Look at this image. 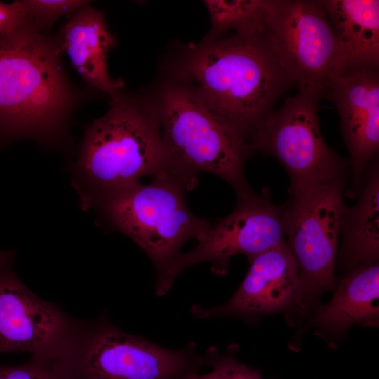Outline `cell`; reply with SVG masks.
I'll use <instances>...</instances> for the list:
<instances>
[{"label":"cell","instance_id":"1","mask_svg":"<svg viewBox=\"0 0 379 379\" xmlns=\"http://www.w3.org/2000/svg\"><path fill=\"white\" fill-rule=\"evenodd\" d=\"M188 48L176 70L248 141L295 85L282 68L262 23Z\"/></svg>","mask_w":379,"mask_h":379},{"label":"cell","instance_id":"2","mask_svg":"<svg viewBox=\"0 0 379 379\" xmlns=\"http://www.w3.org/2000/svg\"><path fill=\"white\" fill-rule=\"evenodd\" d=\"M166 171L156 110L120 95L86 130L74 166L71 184L83 211Z\"/></svg>","mask_w":379,"mask_h":379},{"label":"cell","instance_id":"3","mask_svg":"<svg viewBox=\"0 0 379 379\" xmlns=\"http://www.w3.org/2000/svg\"><path fill=\"white\" fill-rule=\"evenodd\" d=\"M58 44L27 23L0 34V135L54 140L74 95Z\"/></svg>","mask_w":379,"mask_h":379},{"label":"cell","instance_id":"4","mask_svg":"<svg viewBox=\"0 0 379 379\" xmlns=\"http://www.w3.org/2000/svg\"><path fill=\"white\" fill-rule=\"evenodd\" d=\"M166 159V172L187 190L201 172L232 186L237 197L253 191L244 173L253 152L248 140L220 116L192 87L171 85L159 93L156 110Z\"/></svg>","mask_w":379,"mask_h":379},{"label":"cell","instance_id":"5","mask_svg":"<svg viewBox=\"0 0 379 379\" xmlns=\"http://www.w3.org/2000/svg\"><path fill=\"white\" fill-rule=\"evenodd\" d=\"M187 189L166 171L149 184L137 183L104 200L95 209L99 222L133 240L154 264L157 274L190 239L199 241L211 227L186 204Z\"/></svg>","mask_w":379,"mask_h":379},{"label":"cell","instance_id":"6","mask_svg":"<svg viewBox=\"0 0 379 379\" xmlns=\"http://www.w3.org/2000/svg\"><path fill=\"white\" fill-rule=\"evenodd\" d=\"M68 379H182L201 360L124 332L104 315L78 319L56 354Z\"/></svg>","mask_w":379,"mask_h":379},{"label":"cell","instance_id":"7","mask_svg":"<svg viewBox=\"0 0 379 379\" xmlns=\"http://www.w3.org/2000/svg\"><path fill=\"white\" fill-rule=\"evenodd\" d=\"M266 33L298 92L327 99L349 64L319 0H266Z\"/></svg>","mask_w":379,"mask_h":379},{"label":"cell","instance_id":"8","mask_svg":"<svg viewBox=\"0 0 379 379\" xmlns=\"http://www.w3.org/2000/svg\"><path fill=\"white\" fill-rule=\"evenodd\" d=\"M344 176L289 192L283 208L287 245L295 259L302 313L324 292L335 289V265L345 210Z\"/></svg>","mask_w":379,"mask_h":379},{"label":"cell","instance_id":"9","mask_svg":"<svg viewBox=\"0 0 379 379\" xmlns=\"http://www.w3.org/2000/svg\"><path fill=\"white\" fill-rule=\"evenodd\" d=\"M286 241L283 208L272 204L264 192L238 197L234 211L211 225L190 251L180 253L157 274L156 293L166 294L178 275L192 265L209 262L217 274H225L231 257L246 255L248 260Z\"/></svg>","mask_w":379,"mask_h":379},{"label":"cell","instance_id":"10","mask_svg":"<svg viewBox=\"0 0 379 379\" xmlns=\"http://www.w3.org/2000/svg\"><path fill=\"white\" fill-rule=\"evenodd\" d=\"M318 102L301 92L288 98L251 142L253 152L273 156L286 168L291 179L289 192L342 177L347 165L321 135Z\"/></svg>","mask_w":379,"mask_h":379},{"label":"cell","instance_id":"11","mask_svg":"<svg viewBox=\"0 0 379 379\" xmlns=\"http://www.w3.org/2000/svg\"><path fill=\"white\" fill-rule=\"evenodd\" d=\"M77 321L33 293L12 269L0 272V354L55 355Z\"/></svg>","mask_w":379,"mask_h":379},{"label":"cell","instance_id":"12","mask_svg":"<svg viewBox=\"0 0 379 379\" xmlns=\"http://www.w3.org/2000/svg\"><path fill=\"white\" fill-rule=\"evenodd\" d=\"M246 277L225 304L192 307L197 318L235 317L253 322L266 315L298 310L302 313L299 269L286 241L251 259Z\"/></svg>","mask_w":379,"mask_h":379},{"label":"cell","instance_id":"13","mask_svg":"<svg viewBox=\"0 0 379 379\" xmlns=\"http://www.w3.org/2000/svg\"><path fill=\"white\" fill-rule=\"evenodd\" d=\"M327 100L336 107L350 154L354 191L379 147L378 67H347L333 81Z\"/></svg>","mask_w":379,"mask_h":379},{"label":"cell","instance_id":"14","mask_svg":"<svg viewBox=\"0 0 379 379\" xmlns=\"http://www.w3.org/2000/svg\"><path fill=\"white\" fill-rule=\"evenodd\" d=\"M115 44L103 13L86 6L70 16L62 29L58 47L86 83L114 100L124 88L122 80L112 79L107 67L108 53Z\"/></svg>","mask_w":379,"mask_h":379},{"label":"cell","instance_id":"15","mask_svg":"<svg viewBox=\"0 0 379 379\" xmlns=\"http://www.w3.org/2000/svg\"><path fill=\"white\" fill-rule=\"evenodd\" d=\"M378 262L351 270L340 280L330 302L319 307L312 319L320 336L339 337L354 324L378 326Z\"/></svg>","mask_w":379,"mask_h":379},{"label":"cell","instance_id":"16","mask_svg":"<svg viewBox=\"0 0 379 379\" xmlns=\"http://www.w3.org/2000/svg\"><path fill=\"white\" fill-rule=\"evenodd\" d=\"M366 171L359 199L354 206L345 207L342 219L340 258L351 270L377 263L379 258L378 163H370Z\"/></svg>","mask_w":379,"mask_h":379},{"label":"cell","instance_id":"17","mask_svg":"<svg viewBox=\"0 0 379 379\" xmlns=\"http://www.w3.org/2000/svg\"><path fill=\"white\" fill-rule=\"evenodd\" d=\"M323 4L349 64L378 67L379 1L323 0Z\"/></svg>","mask_w":379,"mask_h":379},{"label":"cell","instance_id":"18","mask_svg":"<svg viewBox=\"0 0 379 379\" xmlns=\"http://www.w3.org/2000/svg\"><path fill=\"white\" fill-rule=\"evenodd\" d=\"M212 30L210 36L222 34L231 29L243 30L258 25L265 11L266 0H208Z\"/></svg>","mask_w":379,"mask_h":379},{"label":"cell","instance_id":"19","mask_svg":"<svg viewBox=\"0 0 379 379\" xmlns=\"http://www.w3.org/2000/svg\"><path fill=\"white\" fill-rule=\"evenodd\" d=\"M27 23L41 32L60 17L71 15L88 5L83 0H23Z\"/></svg>","mask_w":379,"mask_h":379},{"label":"cell","instance_id":"20","mask_svg":"<svg viewBox=\"0 0 379 379\" xmlns=\"http://www.w3.org/2000/svg\"><path fill=\"white\" fill-rule=\"evenodd\" d=\"M0 379H68L55 356H32L25 363L0 364Z\"/></svg>","mask_w":379,"mask_h":379},{"label":"cell","instance_id":"21","mask_svg":"<svg viewBox=\"0 0 379 379\" xmlns=\"http://www.w3.org/2000/svg\"><path fill=\"white\" fill-rule=\"evenodd\" d=\"M210 364L212 369L207 373L200 375L194 371L182 379H263L258 371L229 354L211 357Z\"/></svg>","mask_w":379,"mask_h":379},{"label":"cell","instance_id":"22","mask_svg":"<svg viewBox=\"0 0 379 379\" xmlns=\"http://www.w3.org/2000/svg\"><path fill=\"white\" fill-rule=\"evenodd\" d=\"M27 23L22 1L0 2V34L11 32Z\"/></svg>","mask_w":379,"mask_h":379},{"label":"cell","instance_id":"23","mask_svg":"<svg viewBox=\"0 0 379 379\" xmlns=\"http://www.w3.org/2000/svg\"><path fill=\"white\" fill-rule=\"evenodd\" d=\"M15 259V252L0 251V272L8 269H12Z\"/></svg>","mask_w":379,"mask_h":379}]
</instances>
